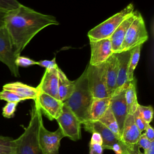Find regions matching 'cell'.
<instances>
[{
    "instance_id": "cb8c5ba5",
    "label": "cell",
    "mask_w": 154,
    "mask_h": 154,
    "mask_svg": "<svg viewBox=\"0 0 154 154\" xmlns=\"http://www.w3.org/2000/svg\"><path fill=\"white\" fill-rule=\"evenodd\" d=\"M141 46L142 45H140L132 49L128 70V80L129 82H130L131 81H133L135 79L134 71L137 66V64L140 58Z\"/></svg>"
},
{
    "instance_id": "8992f818",
    "label": "cell",
    "mask_w": 154,
    "mask_h": 154,
    "mask_svg": "<svg viewBox=\"0 0 154 154\" xmlns=\"http://www.w3.org/2000/svg\"><path fill=\"white\" fill-rule=\"evenodd\" d=\"M105 62L97 66H88L85 69L88 87L93 99L110 97L105 81Z\"/></svg>"
},
{
    "instance_id": "8fae6325",
    "label": "cell",
    "mask_w": 154,
    "mask_h": 154,
    "mask_svg": "<svg viewBox=\"0 0 154 154\" xmlns=\"http://www.w3.org/2000/svg\"><path fill=\"white\" fill-rule=\"evenodd\" d=\"M91 55L89 64L97 66L104 63L114 54L109 38L90 42Z\"/></svg>"
},
{
    "instance_id": "d6986e66",
    "label": "cell",
    "mask_w": 154,
    "mask_h": 154,
    "mask_svg": "<svg viewBox=\"0 0 154 154\" xmlns=\"http://www.w3.org/2000/svg\"><path fill=\"white\" fill-rule=\"evenodd\" d=\"M2 89L14 93L24 100L28 99L35 100L38 94V90L36 87L28 85L19 81L5 84L2 86Z\"/></svg>"
},
{
    "instance_id": "9a60e30c",
    "label": "cell",
    "mask_w": 154,
    "mask_h": 154,
    "mask_svg": "<svg viewBox=\"0 0 154 154\" xmlns=\"http://www.w3.org/2000/svg\"><path fill=\"white\" fill-rule=\"evenodd\" d=\"M131 51L132 49L116 53L118 61V75L116 89L114 91L126 88L129 83L128 80V70Z\"/></svg>"
},
{
    "instance_id": "f1b7e54d",
    "label": "cell",
    "mask_w": 154,
    "mask_h": 154,
    "mask_svg": "<svg viewBox=\"0 0 154 154\" xmlns=\"http://www.w3.org/2000/svg\"><path fill=\"white\" fill-rule=\"evenodd\" d=\"M20 5L17 0H0V9L7 11L14 10Z\"/></svg>"
},
{
    "instance_id": "4fadbf2b",
    "label": "cell",
    "mask_w": 154,
    "mask_h": 154,
    "mask_svg": "<svg viewBox=\"0 0 154 154\" xmlns=\"http://www.w3.org/2000/svg\"><path fill=\"white\" fill-rule=\"evenodd\" d=\"M58 68L46 69L40 84L36 87L38 92L45 93L57 99L58 97Z\"/></svg>"
},
{
    "instance_id": "5bb4252c",
    "label": "cell",
    "mask_w": 154,
    "mask_h": 154,
    "mask_svg": "<svg viewBox=\"0 0 154 154\" xmlns=\"http://www.w3.org/2000/svg\"><path fill=\"white\" fill-rule=\"evenodd\" d=\"M82 124L84 125V128L86 131L90 133L96 132L101 135L103 140L102 146L104 149L111 150L112 145L120 140L111 131L98 120H88Z\"/></svg>"
},
{
    "instance_id": "d4e9b609",
    "label": "cell",
    "mask_w": 154,
    "mask_h": 154,
    "mask_svg": "<svg viewBox=\"0 0 154 154\" xmlns=\"http://www.w3.org/2000/svg\"><path fill=\"white\" fill-rule=\"evenodd\" d=\"M0 154H15L14 139L0 135Z\"/></svg>"
},
{
    "instance_id": "7402d4cb",
    "label": "cell",
    "mask_w": 154,
    "mask_h": 154,
    "mask_svg": "<svg viewBox=\"0 0 154 154\" xmlns=\"http://www.w3.org/2000/svg\"><path fill=\"white\" fill-rule=\"evenodd\" d=\"M125 100L127 106L128 114H133L138 106L136 90V80L131 81L125 90Z\"/></svg>"
},
{
    "instance_id": "7c38bea8",
    "label": "cell",
    "mask_w": 154,
    "mask_h": 154,
    "mask_svg": "<svg viewBox=\"0 0 154 154\" xmlns=\"http://www.w3.org/2000/svg\"><path fill=\"white\" fill-rule=\"evenodd\" d=\"M125 90L126 88H123L114 91L111 96L109 104V107L117 122L120 136L124 122L128 115L127 106L125 96Z\"/></svg>"
},
{
    "instance_id": "ffe728a7",
    "label": "cell",
    "mask_w": 154,
    "mask_h": 154,
    "mask_svg": "<svg viewBox=\"0 0 154 154\" xmlns=\"http://www.w3.org/2000/svg\"><path fill=\"white\" fill-rule=\"evenodd\" d=\"M75 80L70 81L65 73L58 69V97L62 102L66 100L73 91Z\"/></svg>"
},
{
    "instance_id": "5b68a950",
    "label": "cell",
    "mask_w": 154,
    "mask_h": 154,
    "mask_svg": "<svg viewBox=\"0 0 154 154\" xmlns=\"http://www.w3.org/2000/svg\"><path fill=\"white\" fill-rule=\"evenodd\" d=\"M148 38L149 35L144 20L139 13L128 28L119 52L130 51L138 46L143 45Z\"/></svg>"
},
{
    "instance_id": "8d00e7d4",
    "label": "cell",
    "mask_w": 154,
    "mask_h": 154,
    "mask_svg": "<svg viewBox=\"0 0 154 154\" xmlns=\"http://www.w3.org/2000/svg\"><path fill=\"white\" fill-rule=\"evenodd\" d=\"M146 132L144 133L146 137L150 141H154V129L150 125V124L147 126V127L145 129Z\"/></svg>"
},
{
    "instance_id": "f35d334b",
    "label": "cell",
    "mask_w": 154,
    "mask_h": 154,
    "mask_svg": "<svg viewBox=\"0 0 154 154\" xmlns=\"http://www.w3.org/2000/svg\"><path fill=\"white\" fill-rule=\"evenodd\" d=\"M7 11L0 9V28L4 26L5 25V17Z\"/></svg>"
},
{
    "instance_id": "9c48e42d",
    "label": "cell",
    "mask_w": 154,
    "mask_h": 154,
    "mask_svg": "<svg viewBox=\"0 0 154 154\" xmlns=\"http://www.w3.org/2000/svg\"><path fill=\"white\" fill-rule=\"evenodd\" d=\"M64 137L59 128L55 131H49L44 126L43 121L40 123L38 138L43 154H58L60 142Z\"/></svg>"
},
{
    "instance_id": "4316f807",
    "label": "cell",
    "mask_w": 154,
    "mask_h": 154,
    "mask_svg": "<svg viewBox=\"0 0 154 154\" xmlns=\"http://www.w3.org/2000/svg\"><path fill=\"white\" fill-rule=\"evenodd\" d=\"M138 109L143 119L148 124H150V123L152 122L153 119V107L150 105L144 106V105H141L139 104L138 106Z\"/></svg>"
},
{
    "instance_id": "603a6c76",
    "label": "cell",
    "mask_w": 154,
    "mask_h": 154,
    "mask_svg": "<svg viewBox=\"0 0 154 154\" xmlns=\"http://www.w3.org/2000/svg\"><path fill=\"white\" fill-rule=\"evenodd\" d=\"M98 121H99L105 126H106L115 134L116 137L120 140V133L119 125L110 107L108 108L105 114L100 117V119Z\"/></svg>"
},
{
    "instance_id": "1f68e13d",
    "label": "cell",
    "mask_w": 154,
    "mask_h": 154,
    "mask_svg": "<svg viewBox=\"0 0 154 154\" xmlns=\"http://www.w3.org/2000/svg\"><path fill=\"white\" fill-rule=\"evenodd\" d=\"M133 116H134V122L135 123V125H137L138 129L141 132L144 131L149 124H148L146 122H145V120L141 116L138 108H137V110L133 114Z\"/></svg>"
},
{
    "instance_id": "ab89813d",
    "label": "cell",
    "mask_w": 154,
    "mask_h": 154,
    "mask_svg": "<svg viewBox=\"0 0 154 154\" xmlns=\"http://www.w3.org/2000/svg\"><path fill=\"white\" fill-rule=\"evenodd\" d=\"M144 151V154H154V141L152 142L150 147Z\"/></svg>"
},
{
    "instance_id": "ba28073f",
    "label": "cell",
    "mask_w": 154,
    "mask_h": 154,
    "mask_svg": "<svg viewBox=\"0 0 154 154\" xmlns=\"http://www.w3.org/2000/svg\"><path fill=\"white\" fill-rule=\"evenodd\" d=\"M56 120L64 137H68L73 141L80 140L82 123L71 110L64 104L61 113Z\"/></svg>"
},
{
    "instance_id": "7a4b0ae2",
    "label": "cell",
    "mask_w": 154,
    "mask_h": 154,
    "mask_svg": "<svg viewBox=\"0 0 154 154\" xmlns=\"http://www.w3.org/2000/svg\"><path fill=\"white\" fill-rule=\"evenodd\" d=\"M93 100L85 69L81 75L75 80L73 91L63 104L67 106L82 123L89 120V111Z\"/></svg>"
},
{
    "instance_id": "74e56055",
    "label": "cell",
    "mask_w": 154,
    "mask_h": 154,
    "mask_svg": "<svg viewBox=\"0 0 154 154\" xmlns=\"http://www.w3.org/2000/svg\"><path fill=\"white\" fill-rule=\"evenodd\" d=\"M111 150H113L116 154H122V148L120 144V140L119 142L115 143L112 145Z\"/></svg>"
},
{
    "instance_id": "f546056e",
    "label": "cell",
    "mask_w": 154,
    "mask_h": 154,
    "mask_svg": "<svg viewBox=\"0 0 154 154\" xmlns=\"http://www.w3.org/2000/svg\"><path fill=\"white\" fill-rule=\"evenodd\" d=\"M122 154H142L137 144H127L120 140Z\"/></svg>"
},
{
    "instance_id": "2e32d148",
    "label": "cell",
    "mask_w": 154,
    "mask_h": 154,
    "mask_svg": "<svg viewBox=\"0 0 154 154\" xmlns=\"http://www.w3.org/2000/svg\"><path fill=\"white\" fill-rule=\"evenodd\" d=\"M139 12L134 11L128 16L117 28L109 37L114 53H119L128 28L138 15Z\"/></svg>"
},
{
    "instance_id": "4dcf8cb0",
    "label": "cell",
    "mask_w": 154,
    "mask_h": 154,
    "mask_svg": "<svg viewBox=\"0 0 154 154\" xmlns=\"http://www.w3.org/2000/svg\"><path fill=\"white\" fill-rule=\"evenodd\" d=\"M15 63L18 67H26L33 65H37L36 61H34V60L29 58L28 57H23L21 55H19L18 57H17L15 60Z\"/></svg>"
},
{
    "instance_id": "d6a6232c",
    "label": "cell",
    "mask_w": 154,
    "mask_h": 154,
    "mask_svg": "<svg viewBox=\"0 0 154 154\" xmlns=\"http://www.w3.org/2000/svg\"><path fill=\"white\" fill-rule=\"evenodd\" d=\"M37 65L45 67L46 69H52L58 68V66L55 61V57H54L53 59L51 60H44L37 61Z\"/></svg>"
},
{
    "instance_id": "e575fe53",
    "label": "cell",
    "mask_w": 154,
    "mask_h": 154,
    "mask_svg": "<svg viewBox=\"0 0 154 154\" xmlns=\"http://www.w3.org/2000/svg\"><path fill=\"white\" fill-rule=\"evenodd\" d=\"M104 148L98 143H89V154H103Z\"/></svg>"
},
{
    "instance_id": "30bf717a",
    "label": "cell",
    "mask_w": 154,
    "mask_h": 154,
    "mask_svg": "<svg viewBox=\"0 0 154 154\" xmlns=\"http://www.w3.org/2000/svg\"><path fill=\"white\" fill-rule=\"evenodd\" d=\"M34 103L39 108L41 113H43L49 120H56L61 114L63 102L48 94L38 92Z\"/></svg>"
},
{
    "instance_id": "44dd1931",
    "label": "cell",
    "mask_w": 154,
    "mask_h": 154,
    "mask_svg": "<svg viewBox=\"0 0 154 154\" xmlns=\"http://www.w3.org/2000/svg\"><path fill=\"white\" fill-rule=\"evenodd\" d=\"M110 99L111 96L104 98L93 99L89 111L88 120H99L109 107Z\"/></svg>"
},
{
    "instance_id": "277c9868",
    "label": "cell",
    "mask_w": 154,
    "mask_h": 154,
    "mask_svg": "<svg viewBox=\"0 0 154 154\" xmlns=\"http://www.w3.org/2000/svg\"><path fill=\"white\" fill-rule=\"evenodd\" d=\"M134 11V5L130 3L119 12L94 26L87 34L90 42L109 38L120 23Z\"/></svg>"
},
{
    "instance_id": "83f0119b",
    "label": "cell",
    "mask_w": 154,
    "mask_h": 154,
    "mask_svg": "<svg viewBox=\"0 0 154 154\" xmlns=\"http://www.w3.org/2000/svg\"><path fill=\"white\" fill-rule=\"evenodd\" d=\"M18 103L17 102H7L2 109V115L4 117L10 119L13 117L16 111Z\"/></svg>"
},
{
    "instance_id": "836d02e7",
    "label": "cell",
    "mask_w": 154,
    "mask_h": 154,
    "mask_svg": "<svg viewBox=\"0 0 154 154\" xmlns=\"http://www.w3.org/2000/svg\"><path fill=\"white\" fill-rule=\"evenodd\" d=\"M152 141H150L145 135L144 134H141L139 139L138 140V142L137 143V145L138 146V147L140 148H142L144 149V150H146L147 149H148L152 143Z\"/></svg>"
},
{
    "instance_id": "3957f363",
    "label": "cell",
    "mask_w": 154,
    "mask_h": 154,
    "mask_svg": "<svg viewBox=\"0 0 154 154\" xmlns=\"http://www.w3.org/2000/svg\"><path fill=\"white\" fill-rule=\"evenodd\" d=\"M42 121L40 110L34 103L28 125L22 135L14 140L15 154H43L38 138V128Z\"/></svg>"
},
{
    "instance_id": "52a82bcc",
    "label": "cell",
    "mask_w": 154,
    "mask_h": 154,
    "mask_svg": "<svg viewBox=\"0 0 154 154\" xmlns=\"http://www.w3.org/2000/svg\"><path fill=\"white\" fill-rule=\"evenodd\" d=\"M18 57L15 52L14 46L10 35L5 26L0 28V61L5 64L12 75L19 77V67L15 63Z\"/></svg>"
},
{
    "instance_id": "e0dca14e",
    "label": "cell",
    "mask_w": 154,
    "mask_h": 154,
    "mask_svg": "<svg viewBox=\"0 0 154 154\" xmlns=\"http://www.w3.org/2000/svg\"><path fill=\"white\" fill-rule=\"evenodd\" d=\"M141 132L135 125L133 114H128L124 122L120 140L127 144H137L141 134Z\"/></svg>"
},
{
    "instance_id": "d590c367",
    "label": "cell",
    "mask_w": 154,
    "mask_h": 154,
    "mask_svg": "<svg viewBox=\"0 0 154 154\" xmlns=\"http://www.w3.org/2000/svg\"><path fill=\"white\" fill-rule=\"evenodd\" d=\"M90 143H98V144L102 145V143H103L102 138L101 135L98 132H92V135H91V137Z\"/></svg>"
},
{
    "instance_id": "ac0fdd59",
    "label": "cell",
    "mask_w": 154,
    "mask_h": 154,
    "mask_svg": "<svg viewBox=\"0 0 154 154\" xmlns=\"http://www.w3.org/2000/svg\"><path fill=\"white\" fill-rule=\"evenodd\" d=\"M105 74L107 90L111 96L116 89L117 80L118 61L116 53L106 61Z\"/></svg>"
},
{
    "instance_id": "484cf974",
    "label": "cell",
    "mask_w": 154,
    "mask_h": 154,
    "mask_svg": "<svg viewBox=\"0 0 154 154\" xmlns=\"http://www.w3.org/2000/svg\"><path fill=\"white\" fill-rule=\"evenodd\" d=\"M0 100H5L7 102H17L19 103L21 101H23L24 100L17 96L14 93L2 89L1 91H0Z\"/></svg>"
},
{
    "instance_id": "6da1fadb",
    "label": "cell",
    "mask_w": 154,
    "mask_h": 154,
    "mask_svg": "<svg viewBox=\"0 0 154 154\" xmlns=\"http://www.w3.org/2000/svg\"><path fill=\"white\" fill-rule=\"evenodd\" d=\"M58 24L55 17L41 13L21 4L18 8L7 11L4 26L10 35L16 54L19 56L41 30Z\"/></svg>"
}]
</instances>
